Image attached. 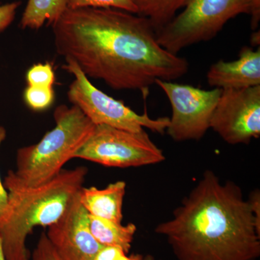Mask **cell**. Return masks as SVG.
Instances as JSON below:
<instances>
[{
	"mask_svg": "<svg viewBox=\"0 0 260 260\" xmlns=\"http://www.w3.org/2000/svg\"><path fill=\"white\" fill-rule=\"evenodd\" d=\"M126 186L124 181H118L104 189L83 187L79 194L80 204L89 215L121 223Z\"/></svg>",
	"mask_w": 260,
	"mask_h": 260,
	"instance_id": "obj_12",
	"label": "cell"
},
{
	"mask_svg": "<svg viewBox=\"0 0 260 260\" xmlns=\"http://www.w3.org/2000/svg\"><path fill=\"white\" fill-rule=\"evenodd\" d=\"M250 208L254 214L257 225L260 226V191L258 189L254 190L248 198Z\"/></svg>",
	"mask_w": 260,
	"mask_h": 260,
	"instance_id": "obj_23",
	"label": "cell"
},
{
	"mask_svg": "<svg viewBox=\"0 0 260 260\" xmlns=\"http://www.w3.org/2000/svg\"><path fill=\"white\" fill-rule=\"evenodd\" d=\"M177 260H257L260 226L242 189L206 171L174 210L157 225Z\"/></svg>",
	"mask_w": 260,
	"mask_h": 260,
	"instance_id": "obj_2",
	"label": "cell"
},
{
	"mask_svg": "<svg viewBox=\"0 0 260 260\" xmlns=\"http://www.w3.org/2000/svg\"><path fill=\"white\" fill-rule=\"evenodd\" d=\"M46 234L62 260H93L103 246L90 232L89 214L80 204L79 195Z\"/></svg>",
	"mask_w": 260,
	"mask_h": 260,
	"instance_id": "obj_10",
	"label": "cell"
},
{
	"mask_svg": "<svg viewBox=\"0 0 260 260\" xmlns=\"http://www.w3.org/2000/svg\"><path fill=\"white\" fill-rule=\"evenodd\" d=\"M51 25L57 54L114 90L147 91L157 80L172 81L189 71L185 58L162 48L152 24L140 15L68 8Z\"/></svg>",
	"mask_w": 260,
	"mask_h": 260,
	"instance_id": "obj_1",
	"label": "cell"
},
{
	"mask_svg": "<svg viewBox=\"0 0 260 260\" xmlns=\"http://www.w3.org/2000/svg\"><path fill=\"white\" fill-rule=\"evenodd\" d=\"M145 260H157L153 256L150 255V254H148V255L145 256Z\"/></svg>",
	"mask_w": 260,
	"mask_h": 260,
	"instance_id": "obj_28",
	"label": "cell"
},
{
	"mask_svg": "<svg viewBox=\"0 0 260 260\" xmlns=\"http://www.w3.org/2000/svg\"><path fill=\"white\" fill-rule=\"evenodd\" d=\"M6 137V132L4 128L0 126V147H1L2 143L4 141ZM8 191L5 188L4 182H3L0 176V216L3 215L6 210L7 206L8 203Z\"/></svg>",
	"mask_w": 260,
	"mask_h": 260,
	"instance_id": "obj_22",
	"label": "cell"
},
{
	"mask_svg": "<svg viewBox=\"0 0 260 260\" xmlns=\"http://www.w3.org/2000/svg\"><path fill=\"white\" fill-rule=\"evenodd\" d=\"M207 80L214 88L243 89L260 85V49L244 47L235 61L219 60L210 66Z\"/></svg>",
	"mask_w": 260,
	"mask_h": 260,
	"instance_id": "obj_11",
	"label": "cell"
},
{
	"mask_svg": "<svg viewBox=\"0 0 260 260\" xmlns=\"http://www.w3.org/2000/svg\"><path fill=\"white\" fill-rule=\"evenodd\" d=\"M74 158L124 169L159 164L165 155L145 130L134 133L99 124L94 126Z\"/></svg>",
	"mask_w": 260,
	"mask_h": 260,
	"instance_id": "obj_7",
	"label": "cell"
},
{
	"mask_svg": "<svg viewBox=\"0 0 260 260\" xmlns=\"http://www.w3.org/2000/svg\"><path fill=\"white\" fill-rule=\"evenodd\" d=\"M20 5V2L0 5V32L6 30L13 23Z\"/></svg>",
	"mask_w": 260,
	"mask_h": 260,
	"instance_id": "obj_20",
	"label": "cell"
},
{
	"mask_svg": "<svg viewBox=\"0 0 260 260\" xmlns=\"http://www.w3.org/2000/svg\"><path fill=\"white\" fill-rule=\"evenodd\" d=\"M122 253L125 252L117 246H103L93 260H116Z\"/></svg>",
	"mask_w": 260,
	"mask_h": 260,
	"instance_id": "obj_21",
	"label": "cell"
},
{
	"mask_svg": "<svg viewBox=\"0 0 260 260\" xmlns=\"http://www.w3.org/2000/svg\"><path fill=\"white\" fill-rule=\"evenodd\" d=\"M89 227L92 235L102 246H117L129 254L137 226L134 223L122 225L107 219L89 215Z\"/></svg>",
	"mask_w": 260,
	"mask_h": 260,
	"instance_id": "obj_13",
	"label": "cell"
},
{
	"mask_svg": "<svg viewBox=\"0 0 260 260\" xmlns=\"http://www.w3.org/2000/svg\"><path fill=\"white\" fill-rule=\"evenodd\" d=\"M116 260H145V256L140 254H132L128 255L126 253H122Z\"/></svg>",
	"mask_w": 260,
	"mask_h": 260,
	"instance_id": "obj_25",
	"label": "cell"
},
{
	"mask_svg": "<svg viewBox=\"0 0 260 260\" xmlns=\"http://www.w3.org/2000/svg\"><path fill=\"white\" fill-rule=\"evenodd\" d=\"M69 0H28L20 25L37 30L46 22L52 24L68 8Z\"/></svg>",
	"mask_w": 260,
	"mask_h": 260,
	"instance_id": "obj_14",
	"label": "cell"
},
{
	"mask_svg": "<svg viewBox=\"0 0 260 260\" xmlns=\"http://www.w3.org/2000/svg\"><path fill=\"white\" fill-rule=\"evenodd\" d=\"M251 0H188L184 10L156 32L160 46L172 54L208 42L231 20L250 14Z\"/></svg>",
	"mask_w": 260,
	"mask_h": 260,
	"instance_id": "obj_5",
	"label": "cell"
},
{
	"mask_svg": "<svg viewBox=\"0 0 260 260\" xmlns=\"http://www.w3.org/2000/svg\"><path fill=\"white\" fill-rule=\"evenodd\" d=\"M0 260H7L4 250H3V245H2L1 240H0Z\"/></svg>",
	"mask_w": 260,
	"mask_h": 260,
	"instance_id": "obj_27",
	"label": "cell"
},
{
	"mask_svg": "<svg viewBox=\"0 0 260 260\" xmlns=\"http://www.w3.org/2000/svg\"><path fill=\"white\" fill-rule=\"evenodd\" d=\"M31 260H62L49 242L46 232H42L32 251Z\"/></svg>",
	"mask_w": 260,
	"mask_h": 260,
	"instance_id": "obj_19",
	"label": "cell"
},
{
	"mask_svg": "<svg viewBox=\"0 0 260 260\" xmlns=\"http://www.w3.org/2000/svg\"><path fill=\"white\" fill-rule=\"evenodd\" d=\"M167 95L172 109L167 132L174 141L199 140L210 129V119L221 89L203 90L172 81H155Z\"/></svg>",
	"mask_w": 260,
	"mask_h": 260,
	"instance_id": "obj_8",
	"label": "cell"
},
{
	"mask_svg": "<svg viewBox=\"0 0 260 260\" xmlns=\"http://www.w3.org/2000/svg\"><path fill=\"white\" fill-rule=\"evenodd\" d=\"M210 128L230 145H247L259 138L260 85L221 90Z\"/></svg>",
	"mask_w": 260,
	"mask_h": 260,
	"instance_id": "obj_9",
	"label": "cell"
},
{
	"mask_svg": "<svg viewBox=\"0 0 260 260\" xmlns=\"http://www.w3.org/2000/svg\"><path fill=\"white\" fill-rule=\"evenodd\" d=\"M65 61L67 64L63 66V69L75 77L68 92V99L95 125L104 124L134 133L143 131L144 128L159 134L167 131L169 117L153 119L146 112L138 114L124 103L94 86L74 61Z\"/></svg>",
	"mask_w": 260,
	"mask_h": 260,
	"instance_id": "obj_6",
	"label": "cell"
},
{
	"mask_svg": "<svg viewBox=\"0 0 260 260\" xmlns=\"http://www.w3.org/2000/svg\"><path fill=\"white\" fill-rule=\"evenodd\" d=\"M137 15L148 19L155 32L167 25L177 12L185 6L188 0H132Z\"/></svg>",
	"mask_w": 260,
	"mask_h": 260,
	"instance_id": "obj_15",
	"label": "cell"
},
{
	"mask_svg": "<svg viewBox=\"0 0 260 260\" xmlns=\"http://www.w3.org/2000/svg\"><path fill=\"white\" fill-rule=\"evenodd\" d=\"M251 28L253 30H257L260 21V0H251Z\"/></svg>",
	"mask_w": 260,
	"mask_h": 260,
	"instance_id": "obj_24",
	"label": "cell"
},
{
	"mask_svg": "<svg viewBox=\"0 0 260 260\" xmlns=\"http://www.w3.org/2000/svg\"><path fill=\"white\" fill-rule=\"evenodd\" d=\"M260 35H259V30L258 29L255 30V32L251 35V43L252 45L258 46L259 47V42H260Z\"/></svg>",
	"mask_w": 260,
	"mask_h": 260,
	"instance_id": "obj_26",
	"label": "cell"
},
{
	"mask_svg": "<svg viewBox=\"0 0 260 260\" xmlns=\"http://www.w3.org/2000/svg\"><path fill=\"white\" fill-rule=\"evenodd\" d=\"M88 169H63L51 180L32 187H5L8 203L0 216V240L7 260H30L26 247L34 228L49 227L64 215L83 189Z\"/></svg>",
	"mask_w": 260,
	"mask_h": 260,
	"instance_id": "obj_3",
	"label": "cell"
},
{
	"mask_svg": "<svg viewBox=\"0 0 260 260\" xmlns=\"http://www.w3.org/2000/svg\"><path fill=\"white\" fill-rule=\"evenodd\" d=\"M54 119L55 126L39 143L18 149L16 168L5 177V187H32L51 180L74 158L95 126L74 105L56 107Z\"/></svg>",
	"mask_w": 260,
	"mask_h": 260,
	"instance_id": "obj_4",
	"label": "cell"
},
{
	"mask_svg": "<svg viewBox=\"0 0 260 260\" xmlns=\"http://www.w3.org/2000/svg\"><path fill=\"white\" fill-rule=\"evenodd\" d=\"M26 80L30 86L53 87L55 74L50 63H39L32 66L26 73Z\"/></svg>",
	"mask_w": 260,
	"mask_h": 260,
	"instance_id": "obj_18",
	"label": "cell"
},
{
	"mask_svg": "<svg viewBox=\"0 0 260 260\" xmlns=\"http://www.w3.org/2000/svg\"><path fill=\"white\" fill-rule=\"evenodd\" d=\"M24 101L34 111H44L51 107L54 101L53 87L30 86L24 91Z\"/></svg>",
	"mask_w": 260,
	"mask_h": 260,
	"instance_id": "obj_16",
	"label": "cell"
},
{
	"mask_svg": "<svg viewBox=\"0 0 260 260\" xmlns=\"http://www.w3.org/2000/svg\"><path fill=\"white\" fill-rule=\"evenodd\" d=\"M115 8L137 14V8L132 0H69L68 8Z\"/></svg>",
	"mask_w": 260,
	"mask_h": 260,
	"instance_id": "obj_17",
	"label": "cell"
}]
</instances>
